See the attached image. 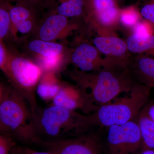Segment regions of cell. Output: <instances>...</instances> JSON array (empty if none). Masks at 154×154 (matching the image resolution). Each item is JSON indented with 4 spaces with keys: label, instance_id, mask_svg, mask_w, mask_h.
<instances>
[{
    "label": "cell",
    "instance_id": "obj_1",
    "mask_svg": "<svg viewBox=\"0 0 154 154\" xmlns=\"http://www.w3.org/2000/svg\"><path fill=\"white\" fill-rule=\"evenodd\" d=\"M108 59L107 64L99 70H75L71 75L81 91L83 110L86 113L112 102L122 93H129L137 82L127 64Z\"/></svg>",
    "mask_w": 154,
    "mask_h": 154
},
{
    "label": "cell",
    "instance_id": "obj_2",
    "mask_svg": "<svg viewBox=\"0 0 154 154\" xmlns=\"http://www.w3.org/2000/svg\"><path fill=\"white\" fill-rule=\"evenodd\" d=\"M0 132L25 142L34 143L36 139L28 101L14 87L3 85L0 88Z\"/></svg>",
    "mask_w": 154,
    "mask_h": 154
},
{
    "label": "cell",
    "instance_id": "obj_3",
    "mask_svg": "<svg viewBox=\"0 0 154 154\" xmlns=\"http://www.w3.org/2000/svg\"><path fill=\"white\" fill-rule=\"evenodd\" d=\"M151 89L137 82L129 96L101 105L93 113L86 114L89 129L93 127L120 125L136 119L148 103Z\"/></svg>",
    "mask_w": 154,
    "mask_h": 154
},
{
    "label": "cell",
    "instance_id": "obj_4",
    "mask_svg": "<svg viewBox=\"0 0 154 154\" xmlns=\"http://www.w3.org/2000/svg\"><path fill=\"white\" fill-rule=\"evenodd\" d=\"M33 121L36 138H66L87 133L84 114L53 105L43 109L37 107Z\"/></svg>",
    "mask_w": 154,
    "mask_h": 154
},
{
    "label": "cell",
    "instance_id": "obj_5",
    "mask_svg": "<svg viewBox=\"0 0 154 154\" xmlns=\"http://www.w3.org/2000/svg\"><path fill=\"white\" fill-rule=\"evenodd\" d=\"M1 69L12 87L25 97L33 115L37 107L35 93L44 72L42 69L26 57L9 53L7 63Z\"/></svg>",
    "mask_w": 154,
    "mask_h": 154
},
{
    "label": "cell",
    "instance_id": "obj_6",
    "mask_svg": "<svg viewBox=\"0 0 154 154\" xmlns=\"http://www.w3.org/2000/svg\"><path fill=\"white\" fill-rule=\"evenodd\" d=\"M86 19L91 32L101 36L116 35L121 8L115 0H85Z\"/></svg>",
    "mask_w": 154,
    "mask_h": 154
},
{
    "label": "cell",
    "instance_id": "obj_7",
    "mask_svg": "<svg viewBox=\"0 0 154 154\" xmlns=\"http://www.w3.org/2000/svg\"><path fill=\"white\" fill-rule=\"evenodd\" d=\"M106 154H137L142 140L136 119L107 128Z\"/></svg>",
    "mask_w": 154,
    "mask_h": 154
},
{
    "label": "cell",
    "instance_id": "obj_8",
    "mask_svg": "<svg viewBox=\"0 0 154 154\" xmlns=\"http://www.w3.org/2000/svg\"><path fill=\"white\" fill-rule=\"evenodd\" d=\"M35 144L54 154H101L102 146L99 137L85 133L66 138L42 140L37 138Z\"/></svg>",
    "mask_w": 154,
    "mask_h": 154
},
{
    "label": "cell",
    "instance_id": "obj_9",
    "mask_svg": "<svg viewBox=\"0 0 154 154\" xmlns=\"http://www.w3.org/2000/svg\"><path fill=\"white\" fill-rule=\"evenodd\" d=\"M34 33L36 38L44 41L55 42L63 36L69 30H77L70 19L56 13L48 12L43 15Z\"/></svg>",
    "mask_w": 154,
    "mask_h": 154
},
{
    "label": "cell",
    "instance_id": "obj_10",
    "mask_svg": "<svg viewBox=\"0 0 154 154\" xmlns=\"http://www.w3.org/2000/svg\"><path fill=\"white\" fill-rule=\"evenodd\" d=\"M46 12L67 17L77 30L83 33L90 32L86 19L85 0H49Z\"/></svg>",
    "mask_w": 154,
    "mask_h": 154
},
{
    "label": "cell",
    "instance_id": "obj_11",
    "mask_svg": "<svg viewBox=\"0 0 154 154\" xmlns=\"http://www.w3.org/2000/svg\"><path fill=\"white\" fill-rule=\"evenodd\" d=\"M70 59L80 71L87 72L99 70L108 61L107 58H102L94 45L86 42L80 43L71 51Z\"/></svg>",
    "mask_w": 154,
    "mask_h": 154
},
{
    "label": "cell",
    "instance_id": "obj_12",
    "mask_svg": "<svg viewBox=\"0 0 154 154\" xmlns=\"http://www.w3.org/2000/svg\"><path fill=\"white\" fill-rule=\"evenodd\" d=\"M93 42L101 54L111 60L128 64L132 56L128 48L126 42L117 35H98L93 39Z\"/></svg>",
    "mask_w": 154,
    "mask_h": 154
},
{
    "label": "cell",
    "instance_id": "obj_13",
    "mask_svg": "<svg viewBox=\"0 0 154 154\" xmlns=\"http://www.w3.org/2000/svg\"><path fill=\"white\" fill-rule=\"evenodd\" d=\"M9 12L12 26L22 34L34 33L41 20L42 14L19 4L14 5L10 2Z\"/></svg>",
    "mask_w": 154,
    "mask_h": 154
},
{
    "label": "cell",
    "instance_id": "obj_14",
    "mask_svg": "<svg viewBox=\"0 0 154 154\" xmlns=\"http://www.w3.org/2000/svg\"><path fill=\"white\" fill-rule=\"evenodd\" d=\"M128 67L136 82L154 87V58L143 54L132 55Z\"/></svg>",
    "mask_w": 154,
    "mask_h": 154
},
{
    "label": "cell",
    "instance_id": "obj_15",
    "mask_svg": "<svg viewBox=\"0 0 154 154\" xmlns=\"http://www.w3.org/2000/svg\"><path fill=\"white\" fill-rule=\"evenodd\" d=\"M52 105L75 110L77 108L83 110L82 96L80 89L69 86H62L58 93L53 99Z\"/></svg>",
    "mask_w": 154,
    "mask_h": 154
},
{
    "label": "cell",
    "instance_id": "obj_16",
    "mask_svg": "<svg viewBox=\"0 0 154 154\" xmlns=\"http://www.w3.org/2000/svg\"><path fill=\"white\" fill-rule=\"evenodd\" d=\"M27 48L36 57H49L64 54L63 45L56 42L44 41L35 38L27 44Z\"/></svg>",
    "mask_w": 154,
    "mask_h": 154
},
{
    "label": "cell",
    "instance_id": "obj_17",
    "mask_svg": "<svg viewBox=\"0 0 154 154\" xmlns=\"http://www.w3.org/2000/svg\"><path fill=\"white\" fill-rule=\"evenodd\" d=\"M140 131L142 150L154 149V121L149 117L144 107L136 118Z\"/></svg>",
    "mask_w": 154,
    "mask_h": 154
},
{
    "label": "cell",
    "instance_id": "obj_18",
    "mask_svg": "<svg viewBox=\"0 0 154 154\" xmlns=\"http://www.w3.org/2000/svg\"><path fill=\"white\" fill-rule=\"evenodd\" d=\"M125 42L132 54H142L154 51V34L144 36L131 33Z\"/></svg>",
    "mask_w": 154,
    "mask_h": 154
},
{
    "label": "cell",
    "instance_id": "obj_19",
    "mask_svg": "<svg viewBox=\"0 0 154 154\" xmlns=\"http://www.w3.org/2000/svg\"><path fill=\"white\" fill-rule=\"evenodd\" d=\"M49 73V77H48L46 74L43 77L42 76L36 90L38 96L42 99L46 101L53 100L62 86L54 79L53 77H51L50 79V73Z\"/></svg>",
    "mask_w": 154,
    "mask_h": 154
},
{
    "label": "cell",
    "instance_id": "obj_20",
    "mask_svg": "<svg viewBox=\"0 0 154 154\" xmlns=\"http://www.w3.org/2000/svg\"><path fill=\"white\" fill-rule=\"evenodd\" d=\"M143 19L137 6H128L120 10V25L128 30H131Z\"/></svg>",
    "mask_w": 154,
    "mask_h": 154
},
{
    "label": "cell",
    "instance_id": "obj_21",
    "mask_svg": "<svg viewBox=\"0 0 154 154\" xmlns=\"http://www.w3.org/2000/svg\"><path fill=\"white\" fill-rule=\"evenodd\" d=\"M9 4L10 2L7 0L0 1V42H3L8 35L12 26Z\"/></svg>",
    "mask_w": 154,
    "mask_h": 154
},
{
    "label": "cell",
    "instance_id": "obj_22",
    "mask_svg": "<svg viewBox=\"0 0 154 154\" xmlns=\"http://www.w3.org/2000/svg\"><path fill=\"white\" fill-rule=\"evenodd\" d=\"M36 58V64L42 69L44 72L54 73L60 68L64 61V54L42 57H38Z\"/></svg>",
    "mask_w": 154,
    "mask_h": 154
},
{
    "label": "cell",
    "instance_id": "obj_23",
    "mask_svg": "<svg viewBox=\"0 0 154 154\" xmlns=\"http://www.w3.org/2000/svg\"><path fill=\"white\" fill-rule=\"evenodd\" d=\"M10 2L26 6L38 13L44 15V12L47 11L49 0H7Z\"/></svg>",
    "mask_w": 154,
    "mask_h": 154
},
{
    "label": "cell",
    "instance_id": "obj_24",
    "mask_svg": "<svg viewBox=\"0 0 154 154\" xmlns=\"http://www.w3.org/2000/svg\"><path fill=\"white\" fill-rule=\"evenodd\" d=\"M131 33L140 36H149L154 34V28L148 21L143 19L130 30Z\"/></svg>",
    "mask_w": 154,
    "mask_h": 154
},
{
    "label": "cell",
    "instance_id": "obj_25",
    "mask_svg": "<svg viewBox=\"0 0 154 154\" xmlns=\"http://www.w3.org/2000/svg\"><path fill=\"white\" fill-rule=\"evenodd\" d=\"M138 9L143 18L149 22L154 28V0H144Z\"/></svg>",
    "mask_w": 154,
    "mask_h": 154
},
{
    "label": "cell",
    "instance_id": "obj_26",
    "mask_svg": "<svg viewBox=\"0 0 154 154\" xmlns=\"http://www.w3.org/2000/svg\"><path fill=\"white\" fill-rule=\"evenodd\" d=\"M13 146L11 137L5 135H0V154H10Z\"/></svg>",
    "mask_w": 154,
    "mask_h": 154
},
{
    "label": "cell",
    "instance_id": "obj_27",
    "mask_svg": "<svg viewBox=\"0 0 154 154\" xmlns=\"http://www.w3.org/2000/svg\"><path fill=\"white\" fill-rule=\"evenodd\" d=\"M9 51L3 42H0V67L1 69L5 65L8 58Z\"/></svg>",
    "mask_w": 154,
    "mask_h": 154
},
{
    "label": "cell",
    "instance_id": "obj_28",
    "mask_svg": "<svg viewBox=\"0 0 154 154\" xmlns=\"http://www.w3.org/2000/svg\"><path fill=\"white\" fill-rule=\"evenodd\" d=\"M144 108L149 117L154 121V103L148 102Z\"/></svg>",
    "mask_w": 154,
    "mask_h": 154
},
{
    "label": "cell",
    "instance_id": "obj_29",
    "mask_svg": "<svg viewBox=\"0 0 154 154\" xmlns=\"http://www.w3.org/2000/svg\"><path fill=\"white\" fill-rule=\"evenodd\" d=\"M23 152L25 154H54L51 152L47 151L45 152L35 151L30 149L24 150L23 151Z\"/></svg>",
    "mask_w": 154,
    "mask_h": 154
},
{
    "label": "cell",
    "instance_id": "obj_30",
    "mask_svg": "<svg viewBox=\"0 0 154 154\" xmlns=\"http://www.w3.org/2000/svg\"><path fill=\"white\" fill-rule=\"evenodd\" d=\"M138 154H154V149L142 150Z\"/></svg>",
    "mask_w": 154,
    "mask_h": 154
},
{
    "label": "cell",
    "instance_id": "obj_31",
    "mask_svg": "<svg viewBox=\"0 0 154 154\" xmlns=\"http://www.w3.org/2000/svg\"><path fill=\"white\" fill-rule=\"evenodd\" d=\"M115 1H116L117 3H119L120 2H122V1H124V0H115Z\"/></svg>",
    "mask_w": 154,
    "mask_h": 154
},
{
    "label": "cell",
    "instance_id": "obj_32",
    "mask_svg": "<svg viewBox=\"0 0 154 154\" xmlns=\"http://www.w3.org/2000/svg\"><path fill=\"white\" fill-rule=\"evenodd\" d=\"M25 154V153H22V154Z\"/></svg>",
    "mask_w": 154,
    "mask_h": 154
},
{
    "label": "cell",
    "instance_id": "obj_33",
    "mask_svg": "<svg viewBox=\"0 0 154 154\" xmlns=\"http://www.w3.org/2000/svg\"><path fill=\"white\" fill-rule=\"evenodd\" d=\"M137 154H138V153Z\"/></svg>",
    "mask_w": 154,
    "mask_h": 154
}]
</instances>
